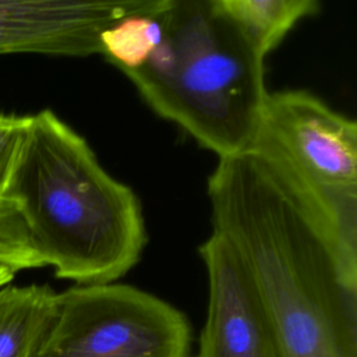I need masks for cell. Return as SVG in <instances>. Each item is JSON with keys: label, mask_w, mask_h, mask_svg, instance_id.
I'll use <instances>...</instances> for the list:
<instances>
[{"label": "cell", "mask_w": 357, "mask_h": 357, "mask_svg": "<svg viewBox=\"0 0 357 357\" xmlns=\"http://www.w3.org/2000/svg\"><path fill=\"white\" fill-rule=\"evenodd\" d=\"M158 8L120 18L100 33V54L124 74L141 67L158 45Z\"/></svg>", "instance_id": "10"}, {"label": "cell", "mask_w": 357, "mask_h": 357, "mask_svg": "<svg viewBox=\"0 0 357 357\" xmlns=\"http://www.w3.org/2000/svg\"><path fill=\"white\" fill-rule=\"evenodd\" d=\"M0 266L15 273L46 266L18 204L7 195L0 197Z\"/></svg>", "instance_id": "11"}, {"label": "cell", "mask_w": 357, "mask_h": 357, "mask_svg": "<svg viewBox=\"0 0 357 357\" xmlns=\"http://www.w3.org/2000/svg\"><path fill=\"white\" fill-rule=\"evenodd\" d=\"M57 291L47 284L0 287V357H36L52 325Z\"/></svg>", "instance_id": "8"}, {"label": "cell", "mask_w": 357, "mask_h": 357, "mask_svg": "<svg viewBox=\"0 0 357 357\" xmlns=\"http://www.w3.org/2000/svg\"><path fill=\"white\" fill-rule=\"evenodd\" d=\"M227 7L265 57L301 18L318 11L319 0H234Z\"/></svg>", "instance_id": "9"}, {"label": "cell", "mask_w": 357, "mask_h": 357, "mask_svg": "<svg viewBox=\"0 0 357 357\" xmlns=\"http://www.w3.org/2000/svg\"><path fill=\"white\" fill-rule=\"evenodd\" d=\"M250 149L357 231V124L303 89L266 93Z\"/></svg>", "instance_id": "4"}, {"label": "cell", "mask_w": 357, "mask_h": 357, "mask_svg": "<svg viewBox=\"0 0 357 357\" xmlns=\"http://www.w3.org/2000/svg\"><path fill=\"white\" fill-rule=\"evenodd\" d=\"M4 195L18 204L46 266L75 284L116 282L146 245L135 192L49 109L31 114Z\"/></svg>", "instance_id": "2"}, {"label": "cell", "mask_w": 357, "mask_h": 357, "mask_svg": "<svg viewBox=\"0 0 357 357\" xmlns=\"http://www.w3.org/2000/svg\"><path fill=\"white\" fill-rule=\"evenodd\" d=\"M223 1H225V3H226V4H227V6H229V4H231V3H233V1H234V0H223Z\"/></svg>", "instance_id": "14"}, {"label": "cell", "mask_w": 357, "mask_h": 357, "mask_svg": "<svg viewBox=\"0 0 357 357\" xmlns=\"http://www.w3.org/2000/svg\"><path fill=\"white\" fill-rule=\"evenodd\" d=\"M15 278V272L8 269V268H1L0 266V287L4 284H8L13 282V279Z\"/></svg>", "instance_id": "13"}, {"label": "cell", "mask_w": 357, "mask_h": 357, "mask_svg": "<svg viewBox=\"0 0 357 357\" xmlns=\"http://www.w3.org/2000/svg\"><path fill=\"white\" fill-rule=\"evenodd\" d=\"M192 329L170 303L131 284H75L57 293L36 357H191Z\"/></svg>", "instance_id": "5"}, {"label": "cell", "mask_w": 357, "mask_h": 357, "mask_svg": "<svg viewBox=\"0 0 357 357\" xmlns=\"http://www.w3.org/2000/svg\"><path fill=\"white\" fill-rule=\"evenodd\" d=\"M160 38L126 75L160 117L219 158L245 149L266 89L264 56L223 0H163Z\"/></svg>", "instance_id": "3"}, {"label": "cell", "mask_w": 357, "mask_h": 357, "mask_svg": "<svg viewBox=\"0 0 357 357\" xmlns=\"http://www.w3.org/2000/svg\"><path fill=\"white\" fill-rule=\"evenodd\" d=\"M31 114L0 112V197L4 195Z\"/></svg>", "instance_id": "12"}, {"label": "cell", "mask_w": 357, "mask_h": 357, "mask_svg": "<svg viewBox=\"0 0 357 357\" xmlns=\"http://www.w3.org/2000/svg\"><path fill=\"white\" fill-rule=\"evenodd\" d=\"M199 257L208 303L194 357H278L254 283L231 244L212 230L199 245Z\"/></svg>", "instance_id": "7"}, {"label": "cell", "mask_w": 357, "mask_h": 357, "mask_svg": "<svg viewBox=\"0 0 357 357\" xmlns=\"http://www.w3.org/2000/svg\"><path fill=\"white\" fill-rule=\"evenodd\" d=\"M162 0H0V54L84 57L100 53V33Z\"/></svg>", "instance_id": "6"}, {"label": "cell", "mask_w": 357, "mask_h": 357, "mask_svg": "<svg viewBox=\"0 0 357 357\" xmlns=\"http://www.w3.org/2000/svg\"><path fill=\"white\" fill-rule=\"evenodd\" d=\"M212 230L244 264L278 357H357V231L254 149L208 178Z\"/></svg>", "instance_id": "1"}]
</instances>
